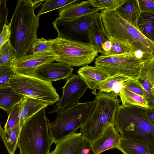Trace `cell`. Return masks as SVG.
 I'll return each mask as SVG.
<instances>
[{
  "instance_id": "cell-43",
  "label": "cell",
  "mask_w": 154,
  "mask_h": 154,
  "mask_svg": "<svg viewBox=\"0 0 154 154\" xmlns=\"http://www.w3.org/2000/svg\"><path fill=\"white\" fill-rule=\"evenodd\" d=\"M33 6V8L35 10L38 6L42 4V3L45 0H30Z\"/></svg>"
},
{
  "instance_id": "cell-9",
  "label": "cell",
  "mask_w": 154,
  "mask_h": 154,
  "mask_svg": "<svg viewBox=\"0 0 154 154\" xmlns=\"http://www.w3.org/2000/svg\"><path fill=\"white\" fill-rule=\"evenodd\" d=\"M144 63L136 52L106 56L101 54L95 60L94 66L108 77L118 74L137 79Z\"/></svg>"
},
{
  "instance_id": "cell-20",
  "label": "cell",
  "mask_w": 154,
  "mask_h": 154,
  "mask_svg": "<svg viewBox=\"0 0 154 154\" xmlns=\"http://www.w3.org/2000/svg\"><path fill=\"white\" fill-rule=\"evenodd\" d=\"M115 11L121 18L138 29L137 22L141 13L138 0H126Z\"/></svg>"
},
{
  "instance_id": "cell-42",
  "label": "cell",
  "mask_w": 154,
  "mask_h": 154,
  "mask_svg": "<svg viewBox=\"0 0 154 154\" xmlns=\"http://www.w3.org/2000/svg\"><path fill=\"white\" fill-rule=\"evenodd\" d=\"M112 44L109 40L104 42L102 45V48L104 52H108L111 49Z\"/></svg>"
},
{
  "instance_id": "cell-6",
  "label": "cell",
  "mask_w": 154,
  "mask_h": 154,
  "mask_svg": "<svg viewBox=\"0 0 154 154\" xmlns=\"http://www.w3.org/2000/svg\"><path fill=\"white\" fill-rule=\"evenodd\" d=\"M96 104L92 102L78 103L57 113L54 121L49 122L52 141L56 145L68 136L75 133L88 120Z\"/></svg>"
},
{
  "instance_id": "cell-2",
  "label": "cell",
  "mask_w": 154,
  "mask_h": 154,
  "mask_svg": "<svg viewBox=\"0 0 154 154\" xmlns=\"http://www.w3.org/2000/svg\"><path fill=\"white\" fill-rule=\"evenodd\" d=\"M34 10L30 0H19L17 2L9 23V41L16 51V59L27 55L38 38L39 16L35 14Z\"/></svg>"
},
{
  "instance_id": "cell-8",
  "label": "cell",
  "mask_w": 154,
  "mask_h": 154,
  "mask_svg": "<svg viewBox=\"0 0 154 154\" xmlns=\"http://www.w3.org/2000/svg\"><path fill=\"white\" fill-rule=\"evenodd\" d=\"M9 82L17 93L43 101L48 106L53 105L60 98L52 82L43 81L35 76L21 75L14 72Z\"/></svg>"
},
{
  "instance_id": "cell-13",
  "label": "cell",
  "mask_w": 154,
  "mask_h": 154,
  "mask_svg": "<svg viewBox=\"0 0 154 154\" xmlns=\"http://www.w3.org/2000/svg\"><path fill=\"white\" fill-rule=\"evenodd\" d=\"M73 70L72 66L63 63L53 62L38 67L34 72L33 75L43 81L52 82L72 76Z\"/></svg>"
},
{
  "instance_id": "cell-30",
  "label": "cell",
  "mask_w": 154,
  "mask_h": 154,
  "mask_svg": "<svg viewBox=\"0 0 154 154\" xmlns=\"http://www.w3.org/2000/svg\"><path fill=\"white\" fill-rule=\"evenodd\" d=\"M52 51L51 39H47L42 38H38L32 45L29 54L42 53Z\"/></svg>"
},
{
  "instance_id": "cell-3",
  "label": "cell",
  "mask_w": 154,
  "mask_h": 154,
  "mask_svg": "<svg viewBox=\"0 0 154 154\" xmlns=\"http://www.w3.org/2000/svg\"><path fill=\"white\" fill-rule=\"evenodd\" d=\"M100 14L109 37L118 40L135 52L140 51L146 56H154V42L146 37L137 28L121 18L115 10H103Z\"/></svg>"
},
{
  "instance_id": "cell-18",
  "label": "cell",
  "mask_w": 154,
  "mask_h": 154,
  "mask_svg": "<svg viewBox=\"0 0 154 154\" xmlns=\"http://www.w3.org/2000/svg\"><path fill=\"white\" fill-rule=\"evenodd\" d=\"M77 72L78 75L90 89L92 92L97 95L96 87L98 83L106 79L108 75L95 66L88 65L82 66Z\"/></svg>"
},
{
  "instance_id": "cell-24",
  "label": "cell",
  "mask_w": 154,
  "mask_h": 154,
  "mask_svg": "<svg viewBox=\"0 0 154 154\" xmlns=\"http://www.w3.org/2000/svg\"><path fill=\"white\" fill-rule=\"evenodd\" d=\"M154 13L141 12L137 22L139 31L148 39L154 42Z\"/></svg>"
},
{
  "instance_id": "cell-27",
  "label": "cell",
  "mask_w": 154,
  "mask_h": 154,
  "mask_svg": "<svg viewBox=\"0 0 154 154\" xmlns=\"http://www.w3.org/2000/svg\"><path fill=\"white\" fill-rule=\"evenodd\" d=\"M77 0H47L41 5L37 15H41L74 3Z\"/></svg>"
},
{
  "instance_id": "cell-10",
  "label": "cell",
  "mask_w": 154,
  "mask_h": 154,
  "mask_svg": "<svg viewBox=\"0 0 154 154\" xmlns=\"http://www.w3.org/2000/svg\"><path fill=\"white\" fill-rule=\"evenodd\" d=\"M99 12L68 20L58 17L53 21L57 36L68 40L89 43L87 30L92 25Z\"/></svg>"
},
{
  "instance_id": "cell-40",
  "label": "cell",
  "mask_w": 154,
  "mask_h": 154,
  "mask_svg": "<svg viewBox=\"0 0 154 154\" xmlns=\"http://www.w3.org/2000/svg\"><path fill=\"white\" fill-rule=\"evenodd\" d=\"M78 154H96L92 146V142L84 137L83 146Z\"/></svg>"
},
{
  "instance_id": "cell-33",
  "label": "cell",
  "mask_w": 154,
  "mask_h": 154,
  "mask_svg": "<svg viewBox=\"0 0 154 154\" xmlns=\"http://www.w3.org/2000/svg\"><path fill=\"white\" fill-rule=\"evenodd\" d=\"M143 90V97L149 107L154 106V87L147 82L137 79Z\"/></svg>"
},
{
  "instance_id": "cell-16",
  "label": "cell",
  "mask_w": 154,
  "mask_h": 154,
  "mask_svg": "<svg viewBox=\"0 0 154 154\" xmlns=\"http://www.w3.org/2000/svg\"><path fill=\"white\" fill-rule=\"evenodd\" d=\"M18 104L19 123L21 128L27 120L42 109L49 106L43 101L24 96L20 99Z\"/></svg>"
},
{
  "instance_id": "cell-28",
  "label": "cell",
  "mask_w": 154,
  "mask_h": 154,
  "mask_svg": "<svg viewBox=\"0 0 154 154\" xmlns=\"http://www.w3.org/2000/svg\"><path fill=\"white\" fill-rule=\"evenodd\" d=\"M16 51L9 40L6 43L0 53V66H11L12 63L16 59Z\"/></svg>"
},
{
  "instance_id": "cell-15",
  "label": "cell",
  "mask_w": 154,
  "mask_h": 154,
  "mask_svg": "<svg viewBox=\"0 0 154 154\" xmlns=\"http://www.w3.org/2000/svg\"><path fill=\"white\" fill-rule=\"evenodd\" d=\"M121 137L114 124L108 127L96 140L92 142V146L96 154H100L107 150L116 148Z\"/></svg>"
},
{
  "instance_id": "cell-34",
  "label": "cell",
  "mask_w": 154,
  "mask_h": 154,
  "mask_svg": "<svg viewBox=\"0 0 154 154\" xmlns=\"http://www.w3.org/2000/svg\"><path fill=\"white\" fill-rule=\"evenodd\" d=\"M8 114V118L4 127V129L5 130L11 129L19 123V108L18 103L13 107Z\"/></svg>"
},
{
  "instance_id": "cell-14",
  "label": "cell",
  "mask_w": 154,
  "mask_h": 154,
  "mask_svg": "<svg viewBox=\"0 0 154 154\" xmlns=\"http://www.w3.org/2000/svg\"><path fill=\"white\" fill-rule=\"evenodd\" d=\"M101 10L94 7L90 0L78 2H76L60 8L58 11V17L61 20H68L94 14Z\"/></svg>"
},
{
  "instance_id": "cell-39",
  "label": "cell",
  "mask_w": 154,
  "mask_h": 154,
  "mask_svg": "<svg viewBox=\"0 0 154 154\" xmlns=\"http://www.w3.org/2000/svg\"><path fill=\"white\" fill-rule=\"evenodd\" d=\"M141 12L154 13V0H138Z\"/></svg>"
},
{
  "instance_id": "cell-5",
  "label": "cell",
  "mask_w": 154,
  "mask_h": 154,
  "mask_svg": "<svg viewBox=\"0 0 154 154\" xmlns=\"http://www.w3.org/2000/svg\"><path fill=\"white\" fill-rule=\"evenodd\" d=\"M96 104L91 114L80 129L85 138L92 142L110 125L114 124L117 109L120 100L110 93L98 91Z\"/></svg>"
},
{
  "instance_id": "cell-23",
  "label": "cell",
  "mask_w": 154,
  "mask_h": 154,
  "mask_svg": "<svg viewBox=\"0 0 154 154\" xmlns=\"http://www.w3.org/2000/svg\"><path fill=\"white\" fill-rule=\"evenodd\" d=\"M116 148L124 154H152L149 147L143 142L121 137Z\"/></svg>"
},
{
  "instance_id": "cell-29",
  "label": "cell",
  "mask_w": 154,
  "mask_h": 154,
  "mask_svg": "<svg viewBox=\"0 0 154 154\" xmlns=\"http://www.w3.org/2000/svg\"><path fill=\"white\" fill-rule=\"evenodd\" d=\"M137 79L146 81L154 87V57L144 63Z\"/></svg>"
},
{
  "instance_id": "cell-44",
  "label": "cell",
  "mask_w": 154,
  "mask_h": 154,
  "mask_svg": "<svg viewBox=\"0 0 154 154\" xmlns=\"http://www.w3.org/2000/svg\"><path fill=\"white\" fill-rule=\"evenodd\" d=\"M4 129H3L2 128L1 123H0V135L4 131Z\"/></svg>"
},
{
  "instance_id": "cell-26",
  "label": "cell",
  "mask_w": 154,
  "mask_h": 154,
  "mask_svg": "<svg viewBox=\"0 0 154 154\" xmlns=\"http://www.w3.org/2000/svg\"><path fill=\"white\" fill-rule=\"evenodd\" d=\"M130 78L131 77L124 74H118L115 75L108 77L104 80L99 82L97 85L96 89L101 92L110 93L117 84L120 82H124Z\"/></svg>"
},
{
  "instance_id": "cell-38",
  "label": "cell",
  "mask_w": 154,
  "mask_h": 154,
  "mask_svg": "<svg viewBox=\"0 0 154 154\" xmlns=\"http://www.w3.org/2000/svg\"><path fill=\"white\" fill-rule=\"evenodd\" d=\"M11 34L10 24L5 25L0 35V53L6 43L9 40Z\"/></svg>"
},
{
  "instance_id": "cell-1",
  "label": "cell",
  "mask_w": 154,
  "mask_h": 154,
  "mask_svg": "<svg viewBox=\"0 0 154 154\" xmlns=\"http://www.w3.org/2000/svg\"><path fill=\"white\" fill-rule=\"evenodd\" d=\"M114 125L121 137L143 142L154 154V125L147 117L146 108L120 105Z\"/></svg>"
},
{
  "instance_id": "cell-17",
  "label": "cell",
  "mask_w": 154,
  "mask_h": 154,
  "mask_svg": "<svg viewBox=\"0 0 154 154\" xmlns=\"http://www.w3.org/2000/svg\"><path fill=\"white\" fill-rule=\"evenodd\" d=\"M87 36L89 43L98 53L102 54L103 52L102 44L109 40L102 22L100 13H99L92 25L87 30Z\"/></svg>"
},
{
  "instance_id": "cell-25",
  "label": "cell",
  "mask_w": 154,
  "mask_h": 154,
  "mask_svg": "<svg viewBox=\"0 0 154 154\" xmlns=\"http://www.w3.org/2000/svg\"><path fill=\"white\" fill-rule=\"evenodd\" d=\"M119 96L123 105H134L149 108L146 101L143 96L123 88L120 92Z\"/></svg>"
},
{
  "instance_id": "cell-4",
  "label": "cell",
  "mask_w": 154,
  "mask_h": 154,
  "mask_svg": "<svg viewBox=\"0 0 154 154\" xmlns=\"http://www.w3.org/2000/svg\"><path fill=\"white\" fill-rule=\"evenodd\" d=\"M46 108L27 120L21 129L20 142L23 154H51L53 142Z\"/></svg>"
},
{
  "instance_id": "cell-12",
  "label": "cell",
  "mask_w": 154,
  "mask_h": 154,
  "mask_svg": "<svg viewBox=\"0 0 154 154\" xmlns=\"http://www.w3.org/2000/svg\"><path fill=\"white\" fill-rule=\"evenodd\" d=\"M58 58L53 51L39 54H28L15 60L11 66L16 73L34 76V72L38 67L56 61Z\"/></svg>"
},
{
  "instance_id": "cell-7",
  "label": "cell",
  "mask_w": 154,
  "mask_h": 154,
  "mask_svg": "<svg viewBox=\"0 0 154 154\" xmlns=\"http://www.w3.org/2000/svg\"><path fill=\"white\" fill-rule=\"evenodd\" d=\"M52 51L58 56L56 61L73 66L91 63L98 52L89 43L70 41L59 36L51 39Z\"/></svg>"
},
{
  "instance_id": "cell-22",
  "label": "cell",
  "mask_w": 154,
  "mask_h": 154,
  "mask_svg": "<svg viewBox=\"0 0 154 154\" xmlns=\"http://www.w3.org/2000/svg\"><path fill=\"white\" fill-rule=\"evenodd\" d=\"M23 96L16 92L9 83L0 86V108L8 114Z\"/></svg>"
},
{
  "instance_id": "cell-19",
  "label": "cell",
  "mask_w": 154,
  "mask_h": 154,
  "mask_svg": "<svg viewBox=\"0 0 154 154\" xmlns=\"http://www.w3.org/2000/svg\"><path fill=\"white\" fill-rule=\"evenodd\" d=\"M84 137L80 133H75L56 145L51 154H78L82 147Z\"/></svg>"
},
{
  "instance_id": "cell-21",
  "label": "cell",
  "mask_w": 154,
  "mask_h": 154,
  "mask_svg": "<svg viewBox=\"0 0 154 154\" xmlns=\"http://www.w3.org/2000/svg\"><path fill=\"white\" fill-rule=\"evenodd\" d=\"M21 128L20 123L14 127L5 130L0 135L5 146L9 154H14L17 148L20 149V154H23L20 142V134Z\"/></svg>"
},
{
  "instance_id": "cell-11",
  "label": "cell",
  "mask_w": 154,
  "mask_h": 154,
  "mask_svg": "<svg viewBox=\"0 0 154 154\" xmlns=\"http://www.w3.org/2000/svg\"><path fill=\"white\" fill-rule=\"evenodd\" d=\"M88 88L78 75L74 74L68 78L65 85L61 88L63 92L61 97L48 113H57L63 111L66 107H70L78 103Z\"/></svg>"
},
{
  "instance_id": "cell-41",
  "label": "cell",
  "mask_w": 154,
  "mask_h": 154,
  "mask_svg": "<svg viewBox=\"0 0 154 154\" xmlns=\"http://www.w3.org/2000/svg\"><path fill=\"white\" fill-rule=\"evenodd\" d=\"M146 113L149 119L154 125V106L146 108Z\"/></svg>"
},
{
  "instance_id": "cell-36",
  "label": "cell",
  "mask_w": 154,
  "mask_h": 154,
  "mask_svg": "<svg viewBox=\"0 0 154 154\" xmlns=\"http://www.w3.org/2000/svg\"><path fill=\"white\" fill-rule=\"evenodd\" d=\"M11 66H0V86L9 83V80L14 74Z\"/></svg>"
},
{
  "instance_id": "cell-32",
  "label": "cell",
  "mask_w": 154,
  "mask_h": 154,
  "mask_svg": "<svg viewBox=\"0 0 154 154\" xmlns=\"http://www.w3.org/2000/svg\"><path fill=\"white\" fill-rule=\"evenodd\" d=\"M126 1V0H90L91 4L94 7L101 10H116Z\"/></svg>"
},
{
  "instance_id": "cell-31",
  "label": "cell",
  "mask_w": 154,
  "mask_h": 154,
  "mask_svg": "<svg viewBox=\"0 0 154 154\" xmlns=\"http://www.w3.org/2000/svg\"><path fill=\"white\" fill-rule=\"evenodd\" d=\"M112 46L111 50L108 52H104L102 55L106 56L122 54L129 52H134L130 48L118 40L112 37H109Z\"/></svg>"
},
{
  "instance_id": "cell-37",
  "label": "cell",
  "mask_w": 154,
  "mask_h": 154,
  "mask_svg": "<svg viewBox=\"0 0 154 154\" xmlns=\"http://www.w3.org/2000/svg\"><path fill=\"white\" fill-rule=\"evenodd\" d=\"M7 2V0H0V35L4 26L9 23L7 20L8 11L6 6Z\"/></svg>"
},
{
  "instance_id": "cell-35",
  "label": "cell",
  "mask_w": 154,
  "mask_h": 154,
  "mask_svg": "<svg viewBox=\"0 0 154 154\" xmlns=\"http://www.w3.org/2000/svg\"><path fill=\"white\" fill-rule=\"evenodd\" d=\"M124 88L143 96V90L137 79L130 78L123 83Z\"/></svg>"
}]
</instances>
